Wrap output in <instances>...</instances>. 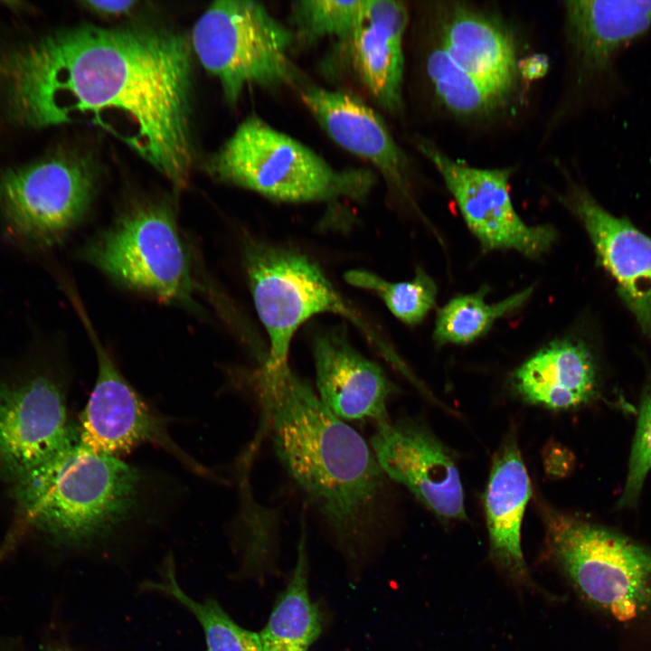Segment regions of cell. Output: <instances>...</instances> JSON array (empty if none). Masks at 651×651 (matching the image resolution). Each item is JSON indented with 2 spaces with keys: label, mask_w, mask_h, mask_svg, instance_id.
Returning a JSON list of instances; mask_svg holds the SVG:
<instances>
[{
  "label": "cell",
  "mask_w": 651,
  "mask_h": 651,
  "mask_svg": "<svg viewBox=\"0 0 651 651\" xmlns=\"http://www.w3.org/2000/svg\"><path fill=\"white\" fill-rule=\"evenodd\" d=\"M564 201L583 224L623 304L651 341V238L627 218L609 212L583 187L572 185Z\"/></svg>",
  "instance_id": "obj_14"
},
{
  "label": "cell",
  "mask_w": 651,
  "mask_h": 651,
  "mask_svg": "<svg viewBox=\"0 0 651 651\" xmlns=\"http://www.w3.org/2000/svg\"><path fill=\"white\" fill-rule=\"evenodd\" d=\"M250 467V463L241 462L239 477L243 567L246 571L263 573L274 566L280 514L254 497Z\"/></svg>",
  "instance_id": "obj_26"
},
{
  "label": "cell",
  "mask_w": 651,
  "mask_h": 651,
  "mask_svg": "<svg viewBox=\"0 0 651 651\" xmlns=\"http://www.w3.org/2000/svg\"><path fill=\"white\" fill-rule=\"evenodd\" d=\"M206 170L215 180L285 203L360 201L376 182L367 168L336 169L261 118H245Z\"/></svg>",
  "instance_id": "obj_4"
},
{
  "label": "cell",
  "mask_w": 651,
  "mask_h": 651,
  "mask_svg": "<svg viewBox=\"0 0 651 651\" xmlns=\"http://www.w3.org/2000/svg\"><path fill=\"white\" fill-rule=\"evenodd\" d=\"M592 355L579 341L561 339L544 346L514 374V385L526 401L552 410L579 406L596 392Z\"/></svg>",
  "instance_id": "obj_21"
},
{
  "label": "cell",
  "mask_w": 651,
  "mask_h": 651,
  "mask_svg": "<svg viewBox=\"0 0 651 651\" xmlns=\"http://www.w3.org/2000/svg\"><path fill=\"white\" fill-rule=\"evenodd\" d=\"M189 38L193 52L219 80L231 105L237 103L246 87L273 88L297 80L289 57L294 33L259 2H212L195 22Z\"/></svg>",
  "instance_id": "obj_7"
},
{
  "label": "cell",
  "mask_w": 651,
  "mask_h": 651,
  "mask_svg": "<svg viewBox=\"0 0 651 651\" xmlns=\"http://www.w3.org/2000/svg\"><path fill=\"white\" fill-rule=\"evenodd\" d=\"M408 22L405 3L364 0L362 18L347 41L363 84L390 112L402 108L403 39Z\"/></svg>",
  "instance_id": "obj_17"
},
{
  "label": "cell",
  "mask_w": 651,
  "mask_h": 651,
  "mask_svg": "<svg viewBox=\"0 0 651 651\" xmlns=\"http://www.w3.org/2000/svg\"><path fill=\"white\" fill-rule=\"evenodd\" d=\"M252 378L260 407L256 437L268 434L306 500L346 552H355L385 514L387 476L371 446L288 363L259 364Z\"/></svg>",
  "instance_id": "obj_2"
},
{
  "label": "cell",
  "mask_w": 651,
  "mask_h": 651,
  "mask_svg": "<svg viewBox=\"0 0 651 651\" xmlns=\"http://www.w3.org/2000/svg\"><path fill=\"white\" fill-rule=\"evenodd\" d=\"M371 448L386 476L406 486L436 515L467 518L455 462L426 429L406 419L378 425Z\"/></svg>",
  "instance_id": "obj_13"
},
{
  "label": "cell",
  "mask_w": 651,
  "mask_h": 651,
  "mask_svg": "<svg viewBox=\"0 0 651 651\" xmlns=\"http://www.w3.org/2000/svg\"><path fill=\"white\" fill-rule=\"evenodd\" d=\"M243 263L257 314L269 339L267 358L261 363H288L295 332L321 313L349 318L377 344L366 325L306 255L249 240L243 247Z\"/></svg>",
  "instance_id": "obj_8"
},
{
  "label": "cell",
  "mask_w": 651,
  "mask_h": 651,
  "mask_svg": "<svg viewBox=\"0 0 651 651\" xmlns=\"http://www.w3.org/2000/svg\"><path fill=\"white\" fill-rule=\"evenodd\" d=\"M97 186L98 175L89 159L54 154L0 174V213L16 239L51 248L85 218Z\"/></svg>",
  "instance_id": "obj_9"
},
{
  "label": "cell",
  "mask_w": 651,
  "mask_h": 651,
  "mask_svg": "<svg viewBox=\"0 0 651 651\" xmlns=\"http://www.w3.org/2000/svg\"><path fill=\"white\" fill-rule=\"evenodd\" d=\"M568 37L580 66L609 71L615 56L651 27V0L564 3Z\"/></svg>",
  "instance_id": "obj_19"
},
{
  "label": "cell",
  "mask_w": 651,
  "mask_h": 651,
  "mask_svg": "<svg viewBox=\"0 0 651 651\" xmlns=\"http://www.w3.org/2000/svg\"><path fill=\"white\" fill-rule=\"evenodd\" d=\"M488 288L484 286L470 294L458 295L437 313L433 340L442 344H467L483 336L500 318L524 306L531 297L529 287L495 303L486 301Z\"/></svg>",
  "instance_id": "obj_23"
},
{
  "label": "cell",
  "mask_w": 651,
  "mask_h": 651,
  "mask_svg": "<svg viewBox=\"0 0 651 651\" xmlns=\"http://www.w3.org/2000/svg\"><path fill=\"white\" fill-rule=\"evenodd\" d=\"M79 255L128 289L198 312L192 259L165 203L130 205Z\"/></svg>",
  "instance_id": "obj_5"
},
{
  "label": "cell",
  "mask_w": 651,
  "mask_h": 651,
  "mask_svg": "<svg viewBox=\"0 0 651 651\" xmlns=\"http://www.w3.org/2000/svg\"><path fill=\"white\" fill-rule=\"evenodd\" d=\"M316 387L324 405L342 420H390L387 404L397 386L375 363L358 353L340 329L317 333L312 342Z\"/></svg>",
  "instance_id": "obj_15"
},
{
  "label": "cell",
  "mask_w": 651,
  "mask_h": 651,
  "mask_svg": "<svg viewBox=\"0 0 651 651\" xmlns=\"http://www.w3.org/2000/svg\"><path fill=\"white\" fill-rule=\"evenodd\" d=\"M439 46L466 72L509 91L514 87V41L492 16L464 5L451 6L441 22Z\"/></svg>",
  "instance_id": "obj_20"
},
{
  "label": "cell",
  "mask_w": 651,
  "mask_h": 651,
  "mask_svg": "<svg viewBox=\"0 0 651 651\" xmlns=\"http://www.w3.org/2000/svg\"><path fill=\"white\" fill-rule=\"evenodd\" d=\"M81 5L94 14L103 17H118L130 14L137 5L135 0H90Z\"/></svg>",
  "instance_id": "obj_30"
},
{
  "label": "cell",
  "mask_w": 651,
  "mask_h": 651,
  "mask_svg": "<svg viewBox=\"0 0 651 651\" xmlns=\"http://www.w3.org/2000/svg\"><path fill=\"white\" fill-rule=\"evenodd\" d=\"M651 469V372L642 392L636 433L633 439L627 475L618 507L635 506L647 473Z\"/></svg>",
  "instance_id": "obj_29"
},
{
  "label": "cell",
  "mask_w": 651,
  "mask_h": 651,
  "mask_svg": "<svg viewBox=\"0 0 651 651\" xmlns=\"http://www.w3.org/2000/svg\"><path fill=\"white\" fill-rule=\"evenodd\" d=\"M48 651H66V650H65V649H61V648H51V649H49Z\"/></svg>",
  "instance_id": "obj_32"
},
{
  "label": "cell",
  "mask_w": 651,
  "mask_h": 651,
  "mask_svg": "<svg viewBox=\"0 0 651 651\" xmlns=\"http://www.w3.org/2000/svg\"><path fill=\"white\" fill-rule=\"evenodd\" d=\"M78 437L68 423L63 395L44 376L0 382V467L16 479Z\"/></svg>",
  "instance_id": "obj_12"
},
{
  "label": "cell",
  "mask_w": 651,
  "mask_h": 651,
  "mask_svg": "<svg viewBox=\"0 0 651 651\" xmlns=\"http://www.w3.org/2000/svg\"><path fill=\"white\" fill-rule=\"evenodd\" d=\"M416 146L441 175L466 225L485 250H511L537 259L554 244L557 231L552 226L527 224L514 209L510 168L467 165L425 138L418 137Z\"/></svg>",
  "instance_id": "obj_10"
},
{
  "label": "cell",
  "mask_w": 651,
  "mask_h": 651,
  "mask_svg": "<svg viewBox=\"0 0 651 651\" xmlns=\"http://www.w3.org/2000/svg\"><path fill=\"white\" fill-rule=\"evenodd\" d=\"M300 97L335 144L370 162L392 187L410 197L408 160L377 112L349 93L315 85L301 87Z\"/></svg>",
  "instance_id": "obj_16"
},
{
  "label": "cell",
  "mask_w": 651,
  "mask_h": 651,
  "mask_svg": "<svg viewBox=\"0 0 651 651\" xmlns=\"http://www.w3.org/2000/svg\"><path fill=\"white\" fill-rule=\"evenodd\" d=\"M363 5L364 0H302L293 3L291 16L304 40L336 36L348 41L362 18Z\"/></svg>",
  "instance_id": "obj_28"
},
{
  "label": "cell",
  "mask_w": 651,
  "mask_h": 651,
  "mask_svg": "<svg viewBox=\"0 0 651 651\" xmlns=\"http://www.w3.org/2000/svg\"><path fill=\"white\" fill-rule=\"evenodd\" d=\"M547 552L574 589L618 621L651 609V550L590 521L549 511Z\"/></svg>",
  "instance_id": "obj_6"
},
{
  "label": "cell",
  "mask_w": 651,
  "mask_h": 651,
  "mask_svg": "<svg viewBox=\"0 0 651 651\" xmlns=\"http://www.w3.org/2000/svg\"><path fill=\"white\" fill-rule=\"evenodd\" d=\"M426 72L437 98L457 115L491 114L506 101L511 92L461 70L440 46L429 53Z\"/></svg>",
  "instance_id": "obj_24"
},
{
  "label": "cell",
  "mask_w": 651,
  "mask_h": 651,
  "mask_svg": "<svg viewBox=\"0 0 651 651\" xmlns=\"http://www.w3.org/2000/svg\"><path fill=\"white\" fill-rule=\"evenodd\" d=\"M83 318L95 350L98 372L80 415V441L92 451L117 458L150 443L172 454L195 473L209 476V470L171 438L165 421L120 373L90 323Z\"/></svg>",
  "instance_id": "obj_11"
},
{
  "label": "cell",
  "mask_w": 651,
  "mask_h": 651,
  "mask_svg": "<svg viewBox=\"0 0 651 651\" xmlns=\"http://www.w3.org/2000/svg\"><path fill=\"white\" fill-rule=\"evenodd\" d=\"M301 532L290 580L277 599L265 627L259 634L261 651H308L322 631L318 608L308 593L304 526Z\"/></svg>",
  "instance_id": "obj_22"
},
{
  "label": "cell",
  "mask_w": 651,
  "mask_h": 651,
  "mask_svg": "<svg viewBox=\"0 0 651 651\" xmlns=\"http://www.w3.org/2000/svg\"><path fill=\"white\" fill-rule=\"evenodd\" d=\"M163 579L145 581L142 587L171 596L190 610L203 627L206 651H261L259 634L239 626L216 600L198 602L185 594L176 581L172 557L165 563Z\"/></svg>",
  "instance_id": "obj_25"
},
{
  "label": "cell",
  "mask_w": 651,
  "mask_h": 651,
  "mask_svg": "<svg viewBox=\"0 0 651 651\" xmlns=\"http://www.w3.org/2000/svg\"><path fill=\"white\" fill-rule=\"evenodd\" d=\"M192 58L173 29L80 24L1 52L0 87L16 123L98 127L181 189L195 155Z\"/></svg>",
  "instance_id": "obj_1"
},
{
  "label": "cell",
  "mask_w": 651,
  "mask_h": 651,
  "mask_svg": "<svg viewBox=\"0 0 651 651\" xmlns=\"http://www.w3.org/2000/svg\"><path fill=\"white\" fill-rule=\"evenodd\" d=\"M17 480L18 501L29 521L54 538L82 542L101 536L133 510L139 471L97 453L77 439Z\"/></svg>",
  "instance_id": "obj_3"
},
{
  "label": "cell",
  "mask_w": 651,
  "mask_h": 651,
  "mask_svg": "<svg viewBox=\"0 0 651 651\" xmlns=\"http://www.w3.org/2000/svg\"><path fill=\"white\" fill-rule=\"evenodd\" d=\"M550 60L543 53H533L517 61L518 74L526 80L543 78L549 71Z\"/></svg>",
  "instance_id": "obj_31"
},
{
  "label": "cell",
  "mask_w": 651,
  "mask_h": 651,
  "mask_svg": "<svg viewBox=\"0 0 651 651\" xmlns=\"http://www.w3.org/2000/svg\"><path fill=\"white\" fill-rule=\"evenodd\" d=\"M344 279L354 287L374 292L399 320L409 326L422 322L436 306L437 284L420 267L409 281L390 282L363 269L347 271Z\"/></svg>",
  "instance_id": "obj_27"
},
{
  "label": "cell",
  "mask_w": 651,
  "mask_h": 651,
  "mask_svg": "<svg viewBox=\"0 0 651 651\" xmlns=\"http://www.w3.org/2000/svg\"><path fill=\"white\" fill-rule=\"evenodd\" d=\"M531 483L515 442L495 458L485 495L490 556L514 582L538 589L524 558L521 528Z\"/></svg>",
  "instance_id": "obj_18"
}]
</instances>
